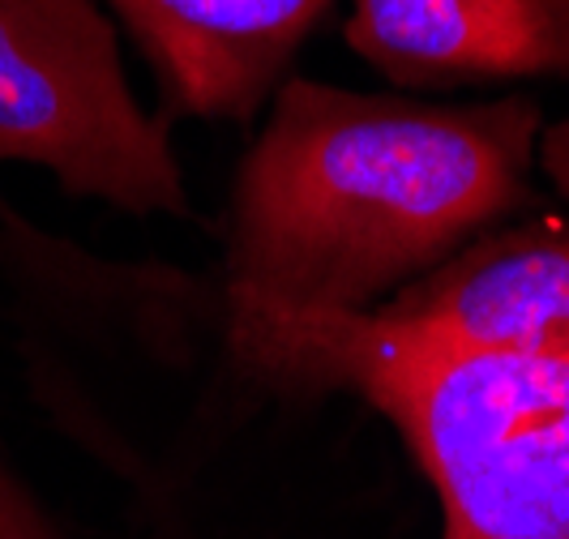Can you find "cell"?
Instances as JSON below:
<instances>
[{"instance_id":"6da1fadb","label":"cell","mask_w":569,"mask_h":539,"mask_svg":"<svg viewBox=\"0 0 569 539\" xmlns=\"http://www.w3.org/2000/svg\"><path fill=\"white\" fill-rule=\"evenodd\" d=\"M543 116L527 94L441 108L287 78L236 171L228 291L369 312L531 201Z\"/></svg>"},{"instance_id":"7a4b0ae2","label":"cell","mask_w":569,"mask_h":539,"mask_svg":"<svg viewBox=\"0 0 569 539\" xmlns=\"http://www.w3.org/2000/svg\"><path fill=\"white\" fill-rule=\"evenodd\" d=\"M231 351L291 395L369 402L420 462L441 539H569V365L428 339L386 312L228 291Z\"/></svg>"},{"instance_id":"3957f363","label":"cell","mask_w":569,"mask_h":539,"mask_svg":"<svg viewBox=\"0 0 569 539\" xmlns=\"http://www.w3.org/2000/svg\"><path fill=\"white\" fill-rule=\"evenodd\" d=\"M0 163L129 214H189L168 129L133 99L90 0H0Z\"/></svg>"},{"instance_id":"277c9868","label":"cell","mask_w":569,"mask_h":539,"mask_svg":"<svg viewBox=\"0 0 569 539\" xmlns=\"http://www.w3.org/2000/svg\"><path fill=\"white\" fill-rule=\"evenodd\" d=\"M536 168L566 198L561 214L471 240L377 312L455 347L569 365V120L540 133Z\"/></svg>"},{"instance_id":"5b68a950","label":"cell","mask_w":569,"mask_h":539,"mask_svg":"<svg viewBox=\"0 0 569 539\" xmlns=\"http://www.w3.org/2000/svg\"><path fill=\"white\" fill-rule=\"evenodd\" d=\"M176 116L249 120L330 0H108Z\"/></svg>"},{"instance_id":"8992f818","label":"cell","mask_w":569,"mask_h":539,"mask_svg":"<svg viewBox=\"0 0 569 539\" xmlns=\"http://www.w3.org/2000/svg\"><path fill=\"white\" fill-rule=\"evenodd\" d=\"M347 43L399 86L569 82V0H356Z\"/></svg>"},{"instance_id":"52a82bcc","label":"cell","mask_w":569,"mask_h":539,"mask_svg":"<svg viewBox=\"0 0 569 539\" xmlns=\"http://www.w3.org/2000/svg\"><path fill=\"white\" fill-rule=\"evenodd\" d=\"M0 539H60L27 488L0 467Z\"/></svg>"}]
</instances>
